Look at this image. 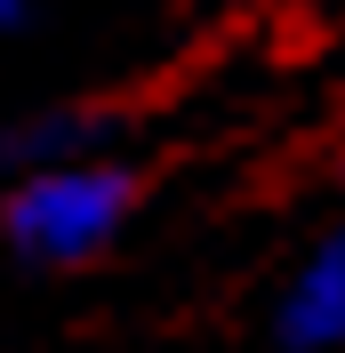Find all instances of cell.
I'll use <instances>...</instances> for the list:
<instances>
[{
	"label": "cell",
	"instance_id": "6da1fadb",
	"mask_svg": "<svg viewBox=\"0 0 345 353\" xmlns=\"http://www.w3.org/2000/svg\"><path fill=\"white\" fill-rule=\"evenodd\" d=\"M137 176L121 161H65V169H32L8 193V241L41 265H81L129 225Z\"/></svg>",
	"mask_w": 345,
	"mask_h": 353
},
{
	"label": "cell",
	"instance_id": "7a4b0ae2",
	"mask_svg": "<svg viewBox=\"0 0 345 353\" xmlns=\"http://www.w3.org/2000/svg\"><path fill=\"white\" fill-rule=\"evenodd\" d=\"M281 345L297 353H329L345 345V225H329L305 249V265L281 289Z\"/></svg>",
	"mask_w": 345,
	"mask_h": 353
},
{
	"label": "cell",
	"instance_id": "3957f363",
	"mask_svg": "<svg viewBox=\"0 0 345 353\" xmlns=\"http://www.w3.org/2000/svg\"><path fill=\"white\" fill-rule=\"evenodd\" d=\"M8 161L24 176L32 169H65V161H97V121L88 112H48V121H24L8 137Z\"/></svg>",
	"mask_w": 345,
	"mask_h": 353
},
{
	"label": "cell",
	"instance_id": "277c9868",
	"mask_svg": "<svg viewBox=\"0 0 345 353\" xmlns=\"http://www.w3.org/2000/svg\"><path fill=\"white\" fill-rule=\"evenodd\" d=\"M24 17H32V0H0V32H17Z\"/></svg>",
	"mask_w": 345,
	"mask_h": 353
}]
</instances>
